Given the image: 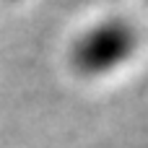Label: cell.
<instances>
[{"label": "cell", "mask_w": 148, "mask_h": 148, "mask_svg": "<svg viewBox=\"0 0 148 148\" xmlns=\"http://www.w3.org/2000/svg\"><path fill=\"white\" fill-rule=\"evenodd\" d=\"M135 49H138L135 29L122 18H104L86 26L78 34L70 49V60L81 73L96 75L127 65Z\"/></svg>", "instance_id": "6da1fadb"}]
</instances>
